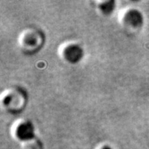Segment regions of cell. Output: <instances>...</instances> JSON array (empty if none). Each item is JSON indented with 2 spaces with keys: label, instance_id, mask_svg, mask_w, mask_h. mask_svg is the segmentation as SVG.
I'll return each mask as SVG.
<instances>
[{
  "label": "cell",
  "instance_id": "obj_4",
  "mask_svg": "<svg viewBox=\"0 0 149 149\" xmlns=\"http://www.w3.org/2000/svg\"><path fill=\"white\" fill-rule=\"evenodd\" d=\"M101 9H102L103 12L106 14H109L113 11L114 8V2L113 1H110V2H104L102 5H101Z\"/></svg>",
  "mask_w": 149,
  "mask_h": 149
},
{
  "label": "cell",
  "instance_id": "obj_3",
  "mask_svg": "<svg viewBox=\"0 0 149 149\" xmlns=\"http://www.w3.org/2000/svg\"><path fill=\"white\" fill-rule=\"evenodd\" d=\"M125 21L132 27H139L142 23V15L137 10H130L126 14Z\"/></svg>",
  "mask_w": 149,
  "mask_h": 149
},
{
  "label": "cell",
  "instance_id": "obj_1",
  "mask_svg": "<svg viewBox=\"0 0 149 149\" xmlns=\"http://www.w3.org/2000/svg\"><path fill=\"white\" fill-rule=\"evenodd\" d=\"M65 59L70 63H77L83 56V51L81 47L77 45H70L65 49Z\"/></svg>",
  "mask_w": 149,
  "mask_h": 149
},
{
  "label": "cell",
  "instance_id": "obj_5",
  "mask_svg": "<svg viewBox=\"0 0 149 149\" xmlns=\"http://www.w3.org/2000/svg\"><path fill=\"white\" fill-rule=\"evenodd\" d=\"M102 149H111V148H109V147H104V148H103Z\"/></svg>",
  "mask_w": 149,
  "mask_h": 149
},
{
  "label": "cell",
  "instance_id": "obj_2",
  "mask_svg": "<svg viewBox=\"0 0 149 149\" xmlns=\"http://www.w3.org/2000/svg\"><path fill=\"white\" fill-rule=\"evenodd\" d=\"M34 130L31 124L29 123L21 124L17 130V136L21 140H29L33 137Z\"/></svg>",
  "mask_w": 149,
  "mask_h": 149
}]
</instances>
